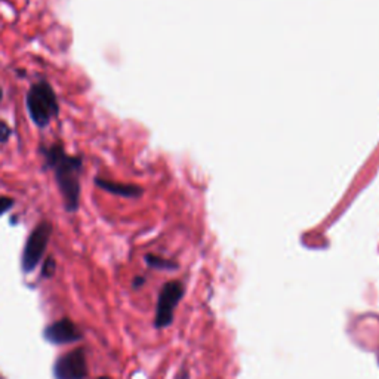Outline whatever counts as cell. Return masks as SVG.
I'll return each instance as SVG.
<instances>
[{"mask_svg":"<svg viewBox=\"0 0 379 379\" xmlns=\"http://www.w3.org/2000/svg\"><path fill=\"white\" fill-rule=\"evenodd\" d=\"M39 155L43 160V169L52 170L66 212H78L82 196L81 180L83 175V157L68 155L61 140L51 144H41Z\"/></svg>","mask_w":379,"mask_h":379,"instance_id":"obj_1","label":"cell"},{"mask_svg":"<svg viewBox=\"0 0 379 379\" xmlns=\"http://www.w3.org/2000/svg\"><path fill=\"white\" fill-rule=\"evenodd\" d=\"M26 108L30 120L39 129H46L52 120L58 119L61 111L58 97L46 79L31 83L26 93Z\"/></svg>","mask_w":379,"mask_h":379,"instance_id":"obj_2","label":"cell"},{"mask_svg":"<svg viewBox=\"0 0 379 379\" xmlns=\"http://www.w3.org/2000/svg\"><path fill=\"white\" fill-rule=\"evenodd\" d=\"M52 232H53L52 222L43 219L37 224L33 232L28 234L21 255V269L26 274L33 273L37 265H39V262L42 261V258L45 256L49 240L52 237Z\"/></svg>","mask_w":379,"mask_h":379,"instance_id":"obj_3","label":"cell"},{"mask_svg":"<svg viewBox=\"0 0 379 379\" xmlns=\"http://www.w3.org/2000/svg\"><path fill=\"white\" fill-rule=\"evenodd\" d=\"M184 284L178 280L167 281L165 286L162 288L157 299V307H156V317H155V325L157 329L167 328L174 320L175 308L180 304V301L184 296Z\"/></svg>","mask_w":379,"mask_h":379,"instance_id":"obj_4","label":"cell"},{"mask_svg":"<svg viewBox=\"0 0 379 379\" xmlns=\"http://www.w3.org/2000/svg\"><path fill=\"white\" fill-rule=\"evenodd\" d=\"M88 363L83 348H76L56 360L53 365L55 379H86Z\"/></svg>","mask_w":379,"mask_h":379,"instance_id":"obj_5","label":"cell"},{"mask_svg":"<svg viewBox=\"0 0 379 379\" xmlns=\"http://www.w3.org/2000/svg\"><path fill=\"white\" fill-rule=\"evenodd\" d=\"M43 336L48 343H51L53 346L73 344V343H79V341L83 339L82 331L76 326L73 320H70L67 317L49 325L45 329Z\"/></svg>","mask_w":379,"mask_h":379,"instance_id":"obj_6","label":"cell"},{"mask_svg":"<svg viewBox=\"0 0 379 379\" xmlns=\"http://www.w3.org/2000/svg\"><path fill=\"white\" fill-rule=\"evenodd\" d=\"M93 184H95V187L103 190V192H105V193H110L113 196L125 197V199H138L144 193V190L140 185L116 182V181H111V180L101 178V177H95Z\"/></svg>","mask_w":379,"mask_h":379,"instance_id":"obj_7","label":"cell"},{"mask_svg":"<svg viewBox=\"0 0 379 379\" xmlns=\"http://www.w3.org/2000/svg\"><path fill=\"white\" fill-rule=\"evenodd\" d=\"M145 261H147V264L150 265V267L157 269V270H167V269H174L175 267L172 262H169V261H166L163 258H159L156 255H147Z\"/></svg>","mask_w":379,"mask_h":379,"instance_id":"obj_8","label":"cell"},{"mask_svg":"<svg viewBox=\"0 0 379 379\" xmlns=\"http://www.w3.org/2000/svg\"><path fill=\"white\" fill-rule=\"evenodd\" d=\"M55 271H56V262H55L53 256H48V258L43 261L42 277H43V279H51V277H53Z\"/></svg>","mask_w":379,"mask_h":379,"instance_id":"obj_9","label":"cell"},{"mask_svg":"<svg viewBox=\"0 0 379 379\" xmlns=\"http://www.w3.org/2000/svg\"><path fill=\"white\" fill-rule=\"evenodd\" d=\"M12 137V128L5 122L0 120V144H8Z\"/></svg>","mask_w":379,"mask_h":379,"instance_id":"obj_10","label":"cell"},{"mask_svg":"<svg viewBox=\"0 0 379 379\" xmlns=\"http://www.w3.org/2000/svg\"><path fill=\"white\" fill-rule=\"evenodd\" d=\"M14 206H15V199L9 196H0V217L8 214Z\"/></svg>","mask_w":379,"mask_h":379,"instance_id":"obj_11","label":"cell"},{"mask_svg":"<svg viewBox=\"0 0 379 379\" xmlns=\"http://www.w3.org/2000/svg\"><path fill=\"white\" fill-rule=\"evenodd\" d=\"M142 283H144V279H142V277H137L135 281H134V286H135V288H140Z\"/></svg>","mask_w":379,"mask_h":379,"instance_id":"obj_12","label":"cell"},{"mask_svg":"<svg viewBox=\"0 0 379 379\" xmlns=\"http://www.w3.org/2000/svg\"><path fill=\"white\" fill-rule=\"evenodd\" d=\"M2 101H4V89L0 86V104H2Z\"/></svg>","mask_w":379,"mask_h":379,"instance_id":"obj_13","label":"cell"},{"mask_svg":"<svg viewBox=\"0 0 379 379\" xmlns=\"http://www.w3.org/2000/svg\"><path fill=\"white\" fill-rule=\"evenodd\" d=\"M16 73L20 74V76H23V78H24V76H26V71H23V70H16Z\"/></svg>","mask_w":379,"mask_h":379,"instance_id":"obj_14","label":"cell"},{"mask_svg":"<svg viewBox=\"0 0 379 379\" xmlns=\"http://www.w3.org/2000/svg\"><path fill=\"white\" fill-rule=\"evenodd\" d=\"M98 379H111V378H108V376H100Z\"/></svg>","mask_w":379,"mask_h":379,"instance_id":"obj_15","label":"cell"}]
</instances>
